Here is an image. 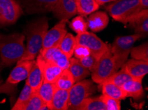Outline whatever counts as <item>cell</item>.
<instances>
[{
	"label": "cell",
	"instance_id": "6da1fadb",
	"mask_svg": "<svg viewBox=\"0 0 148 110\" xmlns=\"http://www.w3.org/2000/svg\"><path fill=\"white\" fill-rule=\"evenodd\" d=\"M49 28V22L47 17H41L32 21L25 29L27 46L21 60H34L41 50L43 40Z\"/></svg>",
	"mask_w": 148,
	"mask_h": 110
},
{
	"label": "cell",
	"instance_id": "7a4b0ae2",
	"mask_svg": "<svg viewBox=\"0 0 148 110\" xmlns=\"http://www.w3.org/2000/svg\"><path fill=\"white\" fill-rule=\"evenodd\" d=\"M24 40L22 34H0V59L3 66H10L21 60L25 51Z\"/></svg>",
	"mask_w": 148,
	"mask_h": 110
},
{
	"label": "cell",
	"instance_id": "3957f363",
	"mask_svg": "<svg viewBox=\"0 0 148 110\" xmlns=\"http://www.w3.org/2000/svg\"><path fill=\"white\" fill-rule=\"evenodd\" d=\"M35 60L19 61L3 83L0 82V94L12 96L16 91L17 85L27 77Z\"/></svg>",
	"mask_w": 148,
	"mask_h": 110
},
{
	"label": "cell",
	"instance_id": "277c9868",
	"mask_svg": "<svg viewBox=\"0 0 148 110\" xmlns=\"http://www.w3.org/2000/svg\"><path fill=\"white\" fill-rule=\"evenodd\" d=\"M142 38L138 34L125 36H119L114 40L112 46L111 51L112 54L117 71L123 66L127 60L129 53L135 42Z\"/></svg>",
	"mask_w": 148,
	"mask_h": 110
},
{
	"label": "cell",
	"instance_id": "5b68a950",
	"mask_svg": "<svg viewBox=\"0 0 148 110\" xmlns=\"http://www.w3.org/2000/svg\"><path fill=\"white\" fill-rule=\"evenodd\" d=\"M93 80H82L75 82L69 90L68 109L78 110L83 101L96 92Z\"/></svg>",
	"mask_w": 148,
	"mask_h": 110
},
{
	"label": "cell",
	"instance_id": "8992f818",
	"mask_svg": "<svg viewBox=\"0 0 148 110\" xmlns=\"http://www.w3.org/2000/svg\"><path fill=\"white\" fill-rule=\"evenodd\" d=\"M106 9L116 21L124 23L130 17L140 12V0H116Z\"/></svg>",
	"mask_w": 148,
	"mask_h": 110
},
{
	"label": "cell",
	"instance_id": "52a82bcc",
	"mask_svg": "<svg viewBox=\"0 0 148 110\" xmlns=\"http://www.w3.org/2000/svg\"><path fill=\"white\" fill-rule=\"evenodd\" d=\"M117 71L115 62L110 50L104 53L98 61L95 69L92 72L94 82L101 84Z\"/></svg>",
	"mask_w": 148,
	"mask_h": 110
},
{
	"label": "cell",
	"instance_id": "ba28073f",
	"mask_svg": "<svg viewBox=\"0 0 148 110\" xmlns=\"http://www.w3.org/2000/svg\"><path fill=\"white\" fill-rule=\"evenodd\" d=\"M23 13L18 0H0V28L15 23Z\"/></svg>",
	"mask_w": 148,
	"mask_h": 110
},
{
	"label": "cell",
	"instance_id": "9c48e42d",
	"mask_svg": "<svg viewBox=\"0 0 148 110\" xmlns=\"http://www.w3.org/2000/svg\"><path fill=\"white\" fill-rule=\"evenodd\" d=\"M76 38L77 44L86 46L90 51L91 54L99 59L101 56L110 50L107 44L104 43L95 34L86 32L78 34Z\"/></svg>",
	"mask_w": 148,
	"mask_h": 110
},
{
	"label": "cell",
	"instance_id": "30bf717a",
	"mask_svg": "<svg viewBox=\"0 0 148 110\" xmlns=\"http://www.w3.org/2000/svg\"><path fill=\"white\" fill-rule=\"evenodd\" d=\"M67 20H60L50 30H48L45 36L41 49H48L59 46L62 38L67 33L66 24Z\"/></svg>",
	"mask_w": 148,
	"mask_h": 110
},
{
	"label": "cell",
	"instance_id": "8fae6325",
	"mask_svg": "<svg viewBox=\"0 0 148 110\" xmlns=\"http://www.w3.org/2000/svg\"><path fill=\"white\" fill-rule=\"evenodd\" d=\"M58 0H21V5L29 15L52 11Z\"/></svg>",
	"mask_w": 148,
	"mask_h": 110
},
{
	"label": "cell",
	"instance_id": "7c38bea8",
	"mask_svg": "<svg viewBox=\"0 0 148 110\" xmlns=\"http://www.w3.org/2000/svg\"><path fill=\"white\" fill-rule=\"evenodd\" d=\"M39 55L42 59L53 63L60 67L62 70L68 69L70 59L60 50L59 47L51 48L48 49H41L40 50Z\"/></svg>",
	"mask_w": 148,
	"mask_h": 110
},
{
	"label": "cell",
	"instance_id": "4fadbf2b",
	"mask_svg": "<svg viewBox=\"0 0 148 110\" xmlns=\"http://www.w3.org/2000/svg\"><path fill=\"white\" fill-rule=\"evenodd\" d=\"M125 24H128L134 28L135 33L142 37H146L148 34V9H143L136 13L126 20Z\"/></svg>",
	"mask_w": 148,
	"mask_h": 110
},
{
	"label": "cell",
	"instance_id": "5bb4252c",
	"mask_svg": "<svg viewBox=\"0 0 148 110\" xmlns=\"http://www.w3.org/2000/svg\"><path fill=\"white\" fill-rule=\"evenodd\" d=\"M52 11L57 19L68 21L77 14L76 0H58Z\"/></svg>",
	"mask_w": 148,
	"mask_h": 110
},
{
	"label": "cell",
	"instance_id": "9a60e30c",
	"mask_svg": "<svg viewBox=\"0 0 148 110\" xmlns=\"http://www.w3.org/2000/svg\"><path fill=\"white\" fill-rule=\"evenodd\" d=\"M122 67L133 78L142 80L148 73V61L132 58L127 60Z\"/></svg>",
	"mask_w": 148,
	"mask_h": 110
},
{
	"label": "cell",
	"instance_id": "2e32d148",
	"mask_svg": "<svg viewBox=\"0 0 148 110\" xmlns=\"http://www.w3.org/2000/svg\"><path fill=\"white\" fill-rule=\"evenodd\" d=\"M36 61L41 67L44 80L47 82L55 83L63 70L57 65L46 61L38 54Z\"/></svg>",
	"mask_w": 148,
	"mask_h": 110
},
{
	"label": "cell",
	"instance_id": "e0dca14e",
	"mask_svg": "<svg viewBox=\"0 0 148 110\" xmlns=\"http://www.w3.org/2000/svg\"><path fill=\"white\" fill-rule=\"evenodd\" d=\"M108 15L103 11H95L91 13L87 20L88 28L93 32H100L104 30L108 26Z\"/></svg>",
	"mask_w": 148,
	"mask_h": 110
},
{
	"label": "cell",
	"instance_id": "ac0fdd59",
	"mask_svg": "<svg viewBox=\"0 0 148 110\" xmlns=\"http://www.w3.org/2000/svg\"><path fill=\"white\" fill-rule=\"evenodd\" d=\"M142 79L132 78L127 80L121 86L127 97H132L136 100H140L144 95V91L142 86Z\"/></svg>",
	"mask_w": 148,
	"mask_h": 110
},
{
	"label": "cell",
	"instance_id": "d6986e66",
	"mask_svg": "<svg viewBox=\"0 0 148 110\" xmlns=\"http://www.w3.org/2000/svg\"><path fill=\"white\" fill-rule=\"evenodd\" d=\"M43 81L44 78L41 67L38 64V63L35 61L27 77L26 83L29 85L31 88L35 92L39 88Z\"/></svg>",
	"mask_w": 148,
	"mask_h": 110
},
{
	"label": "cell",
	"instance_id": "ffe728a7",
	"mask_svg": "<svg viewBox=\"0 0 148 110\" xmlns=\"http://www.w3.org/2000/svg\"><path fill=\"white\" fill-rule=\"evenodd\" d=\"M69 90L57 88L54 94L50 107L51 110L68 109Z\"/></svg>",
	"mask_w": 148,
	"mask_h": 110
},
{
	"label": "cell",
	"instance_id": "44dd1931",
	"mask_svg": "<svg viewBox=\"0 0 148 110\" xmlns=\"http://www.w3.org/2000/svg\"><path fill=\"white\" fill-rule=\"evenodd\" d=\"M68 69L73 75L75 82L84 80L90 74V72L85 68L77 58H71Z\"/></svg>",
	"mask_w": 148,
	"mask_h": 110
},
{
	"label": "cell",
	"instance_id": "7402d4cb",
	"mask_svg": "<svg viewBox=\"0 0 148 110\" xmlns=\"http://www.w3.org/2000/svg\"><path fill=\"white\" fill-rule=\"evenodd\" d=\"M102 85V94L116 100H124L127 98L126 94L121 87L114 84V83L105 81L101 84Z\"/></svg>",
	"mask_w": 148,
	"mask_h": 110
},
{
	"label": "cell",
	"instance_id": "603a6c76",
	"mask_svg": "<svg viewBox=\"0 0 148 110\" xmlns=\"http://www.w3.org/2000/svg\"><path fill=\"white\" fill-rule=\"evenodd\" d=\"M56 89H57V87H56L55 83L47 82L44 80L41 86L35 92L39 94V96L43 100V102L50 107Z\"/></svg>",
	"mask_w": 148,
	"mask_h": 110
},
{
	"label": "cell",
	"instance_id": "cb8c5ba5",
	"mask_svg": "<svg viewBox=\"0 0 148 110\" xmlns=\"http://www.w3.org/2000/svg\"><path fill=\"white\" fill-rule=\"evenodd\" d=\"M77 13L82 17L90 15L99 9L100 5L95 0H76Z\"/></svg>",
	"mask_w": 148,
	"mask_h": 110
},
{
	"label": "cell",
	"instance_id": "d4e9b609",
	"mask_svg": "<svg viewBox=\"0 0 148 110\" xmlns=\"http://www.w3.org/2000/svg\"><path fill=\"white\" fill-rule=\"evenodd\" d=\"M34 90L27 83H25L16 103L12 108V110H25L26 105L29 102L31 96L34 94Z\"/></svg>",
	"mask_w": 148,
	"mask_h": 110
},
{
	"label": "cell",
	"instance_id": "484cf974",
	"mask_svg": "<svg viewBox=\"0 0 148 110\" xmlns=\"http://www.w3.org/2000/svg\"><path fill=\"white\" fill-rule=\"evenodd\" d=\"M76 45V38L72 34L66 33L58 47L67 57L71 58L74 54Z\"/></svg>",
	"mask_w": 148,
	"mask_h": 110
},
{
	"label": "cell",
	"instance_id": "4316f807",
	"mask_svg": "<svg viewBox=\"0 0 148 110\" xmlns=\"http://www.w3.org/2000/svg\"><path fill=\"white\" fill-rule=\"evenodd\" d=\"M75 83V79L71 73L69 71V69H65L62 72L55 84L57 88L69 90Z\"/></svg>",
	"mask_w": 148,
	"mask_h": 110
},
{
	"label": "cell",
	"instance_id": "83f0119b",
	"mask_svg": "<svg viewBox=\"0 0 148 110\" xmlns=\"http://www.w3.org/2000/svg\"><path fill=\"white\" fill-rule=\"evenodd\" d=\"M78 110H107L106 107L99 97L87 98L83 101Z\"/></svg>",
	"mask_w": 148,
	"mask_h": 110
},
{
	"label": "cell",
	"instance_id": "f1b7e54d",
	"mask_svg": "<svg viewBox=\"0 0 148 110\" xmlns=\"http://www.w3.org/2000/svg\"><path fill=\"white\" fill-rule=\"evenodd\" d=\"M121 68L122 69L120 71L115 72L106 81L112 82L114 84L121 87L125 82L133 78L127 73V72L125 70L124 67H122Z\"/></svg>",
	"mask_w": 148,
	"mask_h": 110
},
{
	"label": "cell",
	"instance_id": "f546056e",
	"mask_svg": "<svg viewBox=\"0 0 148 110\" xmlns=\"http://www.w3.org/2000/svg\"><path fill=\"white\" fill-rule=\"evenodd\" d=\"M131 56L133 59L148 61V44L143 43L140 46L132 48Z\"/></svg>",
	"mask_w": 148,
	"mask_h": 110
},
{
	"label": "cell",
	"instance_id": "4dcf8cb0",
	"mask_svg": "<svg viewBox=\"0 0 148 110\" xmlns=\"http://www.w3.org/2000/svg\"><path fill=\"white\" fill-rule=\"evenodd\" d=\"M69 26L72 30L78 34L86 32L88 28V23L83 17L80 15L74 18L70 22Z\"/></svg>",
	"mask_w": 148,
	"mask_h": 110
},
{
	"label": "cell",
	"instance_id": "1f68e13d",
	"mask_svg": "<svg viewBox=\"0 0 148 110\" xmlns=\"http://www.w3.org/2000/svg\"><path fill=\"white\" fill-rule=\"evenodd\" d=\"M45 103L37 92H34L31 96L29 102L26 105L25 110H40Z\"/></svg>",
	"mask_w": 148,
	"mask_h": 110
},
{
	"label": "cell",
	"instance_id": "d6a6232c",
	"mask_svg": "<svg viewBox=\"0 0 148 110\" xmlns=\"http://www.w3.org/2000/svg\"><path fill=\"white\" fill-rule=\"evenodd\" d=\"M100 99L102 100L106 107L107 110H120V100L114 99L113 98L109 97L106 95L102 94L100 96Z\"/></svg>",
	"mask_w": 148,
	"mask_h": 110
},
{
	"label": "cell",
	"instance_id": "836d02e7",
	"mask_svg": "<svg viewBox=\"0 0 148 110\" xmlns=\"http://www.w3.org/2000/svg\"><path fill=\"white\" fill-rule=\"evenodd\" d=\"M80 63H81L85 68L88 69L90 72H92L95 69L97 64L98 59L95 57L92 54H90L86 57H82L79 59Z\"/></svg>",
	"mask_w": 148,
	"mask_h": 110
},
{
	"label": "cell",
	"instance_id": "e575fe53",
	"mask_svg": "<svg viewBox=\"0 0 148 110\" xmlns=\"http://www.w3.org/2000/svg\"><path fill=\"white\" fill-rule=\"evenodd\" d=\"M91 54L90 51L89 50L88 48H86V46H82V45L77 44L74 50V54L75 56V58H77L78 59H81L82 57H86L89 55Z\"/></svg>",
	"mask_w": 148,
	"mask_h": 110
},
{
	"label": "cell",
	"instance_id": "d590c367",
	"mask_svg": "<svg viewBox=\"0 0 148 110\" xmlns=\"http://www.w3.org/2000/svg\"><path fill=\"white\" fill-rule=\"evenodd\" d=\"M140 9H148V0H140Z\"/></svg>",
	"mask_w": 148,
	"mask_h": 110
},
{
	"label": "cell",
	"instance_id": "8d00e7d4",
	"mask_svg": "<svg viewBox=\"0 0 148 110\" xmlns=\"http://www.w3.org/2000/svg\"><path fill=\"white\" fill-rule=\"evenodd\" d=\"M99 5H104L108 3H111V2L116 1V0H95Z\"/></svg>",
	"mask_w": 148,
	"mask_h": 110
},
{
	"label": "cell",
	"instance_id": "74e56055",
	"mask_svg": "<svg viewBox=\"0 0 148 110\" xmlns=\"http://www.w3.org/2000/svg\"><path fill=\"white\" fill-rule=\"evenodd\" d=\"M2 67H3V65H2V63H1V62H0V73H1V71Z\"/></svg>",
	"mask_w": 148,
	"mask_h": 110
}]
</instances>
